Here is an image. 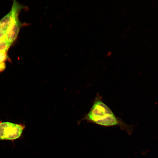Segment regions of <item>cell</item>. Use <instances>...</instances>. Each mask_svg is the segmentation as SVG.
<instances>
[{"label": "cell", "instance_id": "obj_6", "mask_svg": "<svg viewBox=\"0 0 158 158\" xmlns=\"http://www.w3.org/2000/svg\"><path fill=\"white\" fill-rule=\"evenodd\" d=\"M6 31L0 28V39L5 36Z\"/></svg>", "mask_w": 158, "mask_h": 158}, {"label": "cell", "instance_id": "obj_4", "mask_svg": "<svg viewBox=\"0 0 158 158\" xmlns=\"http://www.w3.org/2000/svg\"><path fill=\"white\" fill-rule=\"evenodd\" d=\"M21 8L17 2L14 1L11 11L0 20V28L6 31L13 18L18 15Z\"/></svg>", "mask_w": 158, "mask_h": 158}, {"label": "cell", "instance_id": "obj_5", "mask_svg": "<svg viewBox=\"0 0 158 158\" xmlns=\"http://www.w3.org/2000/svg\"><path fill=\"white\" fill-rule=\"evenodd\" d=\"M5 36L0 39V52H7L10 46L5 40Z\"/></svg>", "mask_w": 158, "mask_h": 158}, {"label": "cell", "instance_id": "obj_1", "mask_svg": "<svg viewBox=\"0 0 158 158\" xmlns=\"http://www.w3.org/2000/svg\"><path fill=\"white\" fill-rule=\"evenodd\" d=\"M102 97L97 94L92 106L88 113L78 121L83 120L104 127L118 126L121 130L131 135L133 126L128 125L116 116L111 109L102 101Z\"/></svg>", "mask_w": 158, "mask_h": 158}, {"label": "cell", "instance_id": "obj_2", "mask_svg": "<svg viewBox=\"0 0 158 158\" xmlns=\"http://www.w3.org/2000/svg\"><path fill=\"white\" fill-rule=\"evenodd\" d=\"M25 128L24 125L0 122V140H13L19 138Z\"/></svg>", "mask_w": 158, "mask_h": 158}, {"label": "cell", "instance_id": "obj_3", "mask_svg": "<svg viewBox=\"0 0 158 158\" xmlns=\"http://www.w3.org/2000/svg\"><path fill=\"white\" fill-rule=\"evenodd\" d=\"M18 16H15L13 18L5 35L6 40L10 47L16 39L21 26Z\"/></svg>", "mask_w": 158, "mask_h": 158}]
</instances>
